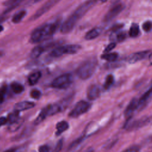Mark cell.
<instances>
[{
  "instance_id": "1",
  "label": "cell",
  "mask_w": 152,
  "mask_h": 152,
  "mask_svg": "<svg viewBox=\"0 0 152 152\" xmlns=\"http://www.w3.org/2000/svg\"><path fill=\"white\" fill-rule=\"evenodd\" d=\"M97 0H88L80 5L64 21L61 27V32L66 34L70 32L77 21L96 3Z\"/></svg>"
},
{
  "instance_id": "2",
  "label": "cell",
  "mask_w": 152,
  "mask_h": 152,
  "mask_svg": "<svg viewBox=\"0 0 152 152\" xmlns=\"http://www.w3.org/2000/svg\"><path fill=\"white\" fill-rule=\"evenodd\" d=\"M56 27L55 24L50 23L36 28L31 35L30 41L32 43H39L50 38L55 33Z\"/></svg>"
},
{
  "instance_id": "3",
  "label": "cell",
  "mask_w": 152,
  "mask_h": 152,
  "mask_svg": "<svg viewBox=\"0 0 152 152\" xmlns=\"http://www.w3.org/2000/svg\"><path fill=\"white\" fill-rule=\"evenodd\" d=\"M97 61L94 59H88L83 62L77 70L78 77L81 80H87L90 78L96 71Z\"/></svg>"
},
{
  "instance_id": "4",
  "label": "cell",
  "mask_w": 152,
  "mask_h": 152,
  "mask_svg": "<svg viewBox=\"0 0 152 152\" xmlns=\"http://www.w3.org/2000/svg\"><path fill=\"white\" fill-rule=\"evenodd\" d=\"M78 45H67L55 48L52 50L50 55L52 57H59L65 54H74L81 49Z\"/></svg>"
},
{
  "instance_id": "5",
  "label": "cell",
  "mask_w": 152,
  "mask_h": 152,
  "mask_svg": "<svg viewBox=\"0 0 152 152\" xmlns=\"http://www.w3.org/2000/svg\"><path fill=\"white\" fill-rule=\"evenodd\" d=\"M72 81L71 74L67 73L62 74L55 79L52 83V87L55 88L63 89L68 87Z\"/></svg>"
},
{
  "instance_id": "6",
  "label": "cell",
  "mask_w": 152,
  "mask_h": 152,
  "mask_svg": "<svg viewBox=\"0 0 152 152\" xmlns=\"http://www.w3.org/2000/svg\"><path fill=\"white\" fill-rule=\"evenodd\" d=\"M91 104L84 100H80L74 106L73 109L69 112V116L71 118H77L80 115L86 113L90 108Z\"/></svg>"
},
{
  "instance_id": "7",
  "label": "cell",
  "mask_w": 152,
  "mask_h": 152,
  "mask_svg": "<svg viewBox=\"0 0 152 152\" xmlns=\"http://www.w3.org/2000/svg\"><path fill=\"white\" fill-rule=\"evenodd\" d=\"M60 0H48L31 17V20H36L40 17L41 15L48 11L52 7H53L56 3H58Z\"/></svg>"
},
{
  "instance_id": "8",
  "label": "cell",
  "mask_w": 152,
  "mask_h": 152,
  "mask_svg": "<svg viewBox=\"0 0 152 152\" xmlns=\"http://www.w3.org/2000/svg\"><path fill=\"white\" fill-rule=\"evenodd\" d=\"M124 7L122 4H118L111 8L106 14L103 18L104 22H109L116 17L124 9Z\"/></svg>"
},
{
  "instance_id": "9",
  "label": "cell",
  "mask_w": 152,
  "mask_h": 152,
  "mask_svg": "<svg viewBox=\"0 0 152 152\" xmlns=\"http://www.w3.org/2000/svg\"><path fill=\"white\" fill-rule=\"evenodd\" d=\"M100 94V89L96 84H91L89 86L87 91V97L90 100H94L98 98Z\"/></svg>"
},
{
  "instance_id": "10",
  "label": "cell",
  "mask_w": 152,
  "mask_h": 152,
  "mask_svg": "<svg viewBox=\"0 0 152 152\" xmlns=\"http://www.w3.org/2000/svg\"><path fill=\"white\" fill-rule=\"evenodd\" d=\"M149 121H150L149 118L144 117L138 120H137L133 122H130L129 124H127V126L129 129H137L144 126L145 124L148 123Z\"/></svg>"
},
{
  "instance_id": "11",
  "label": "cell",
  "mask_w": 152,
  "mask_h": 152,
  "mask_svg": "<svg viewBox=\"0 0 152 152\" xmlns=\"http://www.w3.org/2000/svg\"><path fill=\"white\" fill-rule=\"evenodd\" d=\"M148 51H141L130 55L128 58V61L130 64H134L143 59L147 55Z\"/></svg>"
},
{
  "instance_id": "12",
  "label": "cell",
  "mask_w": 152,
  "mask_h": 152,
  "mask_svg": "<svg viewBox=\"0 0 152 152\" xmlns=\"http://www.w3.org/2000/svg\"><path fill=\"white\" fill-rule=\"evenodd\" d=\"M139 107V102L138 100L136 98H134L129 102L127 106L125 111V115L126 116H130L132 113Z\"/></svg>"
},
{
  "instance_id": "13",
  "label": "cell",
  "mask_w": 152,
  "mask_h": 152,
  "mask_svg": "<svg viewBox=\"0 0 152 152\" xmlns=\"http://www.w3.org/2000/svg\"><path fill=\"white\" fill-rule=\"evenodd\" d=\"M34 106V103L28 101H23L16 103L14 106V110L18 112L31 109Z\"/></svg>"
},
{
  "instance_id": "14",
  "label": "cell",
  "mask_w": 152,
  "mask_h": 152,
  "mask_svg": "<svg viewBox=\"0 0 152 152\" xmlns=\"http://www.w3.org/2000/svg\"><path fill=\"white\" fill-rule=\"evenodd\" d=\"M126 33L124 31H113L110 36V39L115 42H121L124 41L126 39Z\"/></svg>"
},
{
  "instance_id": "15",
  "label": "cell",
  "mask_w": 152,
  "mask_h": 152,
  "mask_svg": "<svg viewBox=\"0 0 152 152\" xmlns=\"http://www.w3.org/2000/svg\"><path fill=\"white\" fill-rule=\"evenodd\" d=\"M69 128V124L66 121H62L59 122H58L56 124V135H59L61 134L63 132L67 130Z\"/></svg>"
},
{
  "instance_id": "16",
  "label": "cell",
  "mask_w": 152,
  "mask_h": 152,
  "mask_svg": "<svg viewBox=\"0 0 152 152\" xmlns=\"http://www.w3.org/2000/svg\"><path fill=\"white\" fill-rule=\"evenodd\" d=\"M42 76V73L40 71H36L31 74L28 78V82L30 85L33 86L36 84Z\"/></svg>"
},
{
  "instance_id": "17",
  "label": "cell",
  "mask_w": 152,
  "mask_h": 152,
  "mask_svg": "<svg viewBox=\"0 0 152 152\" xmlns=\"http://www.w3.org/2000/svg\"><path fill=\"white\" fill-rule=\"evenodd\" d=\"M151 96H152V86L146 92H145L142 95V96L140 98V99H138L139 106L144 104L151 97Z\"/></svg>"
},
{
  "instance_id": "18",
  "label": "cell",
  "mask_w": 152,
  "mask_h": 152,
  "mask_svg": "<svg viewBox=\"0 0 152 152\" xmlns=\"http://www.w3.org/2000/svg\"><path fill=\"white\" fill-rule=\"evenodd\" d=\"M100 30L99 28H95L90 30L88 31L85 35V39L86 40H93L97 37L99 34H100Z\"/></svg>"
},
{
  "instance_id": "19",
  "label": "cell",
  "mask_w": 152,
  "mask_h": 152,
  "mask_svg": "<svg viewBox=\"0 0 152 152\" xmlns=\"http://www.w3.org/2000/svg\"><path fill=\"white\" fill-rule=\"evenodd\" d=\"M45 48L43 46H36L31 52V57L32 58H37L44 52Z\"/></svg>"
},
{
  "instance_id": "20",
  "label": "cell",
  "mask_w": 152,
  "mask_h": 152,
  "mask_svg": "<svg viewBox=\"0 0 152 152\" xmlns=\"http://www.w3.org/2000/svg\"><path fill=\"white\" fill-rule=\"evenodd\" d=\"M118 55L116 53H106L101 56V58L109 62H113L116 60Z\"/></svg>"
},
{
  "instance_id": "21",
  "label": "cell",
  "mask_w": 152,
  "mask_h": 152,
  "mask_svg": "<svg viewBox=\"0 0 152 152\" xmlns=\"http://www.w3.org/2000/svg\"><path fill=\"white\" fill-rule=\"evenodd\" d=\"M140 34L139 26L137 24H132L129 28V34L131 37H136Z\"/></svg>"
},
{
  "instance_id": "22",
  "label": "cell",
  "mask_w": 152,
  "mask_h": 152,
  "mask_svg": "<svg viewBox=\"0 0 152 152\" xmlns=\"http://www.w3.org/2000/svg\"><path fill=\"white\" fill-rule=\"evenodd\" d=\"M12 90L16 94H19L24 91V87L22 84L17 82H13L11 84Z\"/></svg>"
},
{
  "instance_id": "23",
  "label": "cell",
  "mask_w": 152,
  "mask_h": 152,
  "mask_svg": "<svg viewBox=\"0 0 152 152\" xmlns=\"http://www.w3.org/2000/svg\"><path fill=\"white\" fill-rule=\"evenodd\" d=\"M26 11L25 10L20 11V12H17L13 16L12 18V21L14 23H18L22 20V19L26 16Z\"/></svg>"
},
{
  "instance_id": "24",
  "label": "cell",
  "mask_w": 152,
  "mask_h": 152,
  "mask_svg": "<svg viewBox=\"0 0 152 152\" xmlns=\"http://www.w3.org/2000/svg\"><path fill=\"white\" fill-rule=\"evenodd\" d=\"M46 116H48V115H47L46 111V110L44 107L43 109H42V110L40 112L39 115H38V116L35 119V121L34 122V124L35 125H39L40 122H42L46 118Z\"/></svg>"
},
{
  "instance_id": "25",
  "label": "cell",
  "mask_w": 152,
  "mask_h": 152,
  "mask_svg": "<svg viewBox=\"0 0 152 152\" xmlns=\"http://www.w3.org/2000/svg\"><path fill=\"white\" fill-rule=\"evenodd\" d=\"M113 82H114V77H113V75H112V74L108 75L106 77V79H105V81L104 83L103 87H104V89H106V90L109 89L112 86Z\"/></svg>"
},
{
  "instance_id": "26",
  "label": "cell",
  "mask_w": 152,
  "mask_h": 152,
  "mask_svg": "<svg viewBox=\"0 0 152 152\" xmlns=\"http://www.w3.org/2000/svg\"><path fill=\"white\" fill-rule=\"evenodd\" d=\"M23 122V121L20 120L19 119L11 124H10V126H9V130L11 132H14L15 131H17Z\"/></svg>"
},
{
  "instance_id": "27",
  "label": "cell",
  "mask_w": 152,
  "mask_h": 152,
  "mask_svg": "<svg viewBox=\"0 0 152 152\" xmlns=\"http://www.w3.org/2000/svg\"><path fill=\"white\" fill-rule=\"evenodd\" d=\"M19 119V112L17 110H15L11 113L9 115L8 117L7 118V122H10V124L18 120Z\"/></svg>"
},
{
  "instance_id": "28",
  "label": "cell",
  "mask_w": 152,
  "mask_h": 152,
  "mask_svg": "<svg viewBox=\"0 0 152 152\" xmlns=\"http://www.w3.org/2000/svg\"><path fill=\"white\" fill-rule=\"evenodd\" d=\"M42 96V93L40 90L37 89L32 90L30 92V96L34 99H39Z\"/></svg>"
},
{
  "instance_id": "29",
  "label": "cell",
  "mask_w": 152,
  "mask_h": 152,
  "mask_svg": "<svg viewBox=\"0 0 152 152\" xmlns=\"http://www.w3.org/2000/svg\"><path fill=\"white\" fill-rule=\"evenodd\" d=\"M142 27L145 31H150L152 30V22L151 21H147L144 22L142 26Z\"/></svg>"
},
{
  "instance_id": "30",
  "label": "cell",
  "mask_w": 152,
  "mask_h": 152,
  "mask_svg": "<svg viewBox=\"0 0 152 152\" xmlns=\"http://www.w3.org/2000/svg\"><path fill=\"white\" fill-rule=\"evenodd\" d=\"M23 0H7L4 2V5L5 6H15L17 4Z\"/></svg>"
},
{
  "instance_id": "31",
  "label": "cell",
  "mask_w": 152,
  "mask_h": 152,
  "mask_svg": "<svg viewBox=\"0 0 152 152\" xmlns=\"http://www.w3.org/2000/svg\"><path fill=\"white\" fill-rule=\"evenodd\" d=\"M83 137H80L78 138L77 140H76L75 141H74V142H72V143L71 144V145H69L68 149H72V148H75L76 146H77L78 145H79L81 142L83 140Z\"/></svg>"
},
{
  "instance_id": "32",
  "label": "cell",
  "mask_w": 152,
  "mask_h": 152,
  "mask_svg": "<svg viewBox=\"0 0 152 152\" xmlns=\"http://www.w3.org/2000/svg\"><path fill=\"white\" fill-rule=\"evenodd\" d=\"M116 45V43H115V42H112V43H109V44L105 48V49H104V52L107 53V52H109L111 51L112 49H113L115 48Z\"/></svg>"
},
{
  "instance_id": "33",
  "label": "cell",
  "mask_w": 152,
  "mask_h": 152,
  "mask_svg": "<svg viewBox=\"0 0 152 152\" xmlns=\"http://www.w3.org/2000/svg\"><path fill=\"white\" fill-rule=\"evenodd\" d=\"M7 89L5 87H2L0 90V103L2 102L4 100L5 93H6Z\"/></svg>"
},
{
  "instance_id": "34",
  "label": "cell",
  "mask_w": 152,
  "mask_h": 152,
  "mask_svg": "<svg viewBox=\"0 0 152 152\" xmlns=\"http://www.w3.org/2000/svg\"><path fill=\"white\" fill-rule=\"evenodd\" d=\"M39 151L40 152H47L49 151V147L46 145H43L39 147Z\"/></svg>"
},
{
  "instance_id": "35",
  "label": "cell",
  "mask_w": 152,
  "mask_h": 152,
  "mask_svg": "<svg viewBox=\"0 0 152 152\" xmlns=\"http://www.w3.org/2000/svg\"><path fill=\"white\" fill-rule=\"evenodd\" d=\"M62 145H63V141H62V140H61L57 143L55 150V151H60L62 147Z\"/></svg>"
},
{
  "instance_id": "36",
  "label": "cell",
  "mask_w": 152,
  "mask_h": 152,
  "mask_svg": "<svg viewBox=\"0 0 152 152\" xmlns=\"http://www.w3.org/2000/svg\"><path fill=\"white\" fill-rule=\"evenodd\" d=\"M139 150H140V148L134 145V146H132V147H129V148L126 149V151H138Z\"/></svg>"
},
{
  "instance_id": "37",
  "label": "cell",
  "mask_w": 152,
  "mask_h": 152,
  "mask_svg": "<svg viewBox=\"0 0 152 152\" xmlns=\"http://www.w3.org/2000/svg\"><path fill=\"white\" fill-rule=\"evenodd\" d=\"M7 122V118L5 117H0V126L4 125Z\"/></svg>"
},
{
  "instance_id": "38",
  "label": "cell",
  "mask_w": 152,
  "mask_h": 152,
  "mask_svg": "<svg viewBox=\"0 0 152 152\" xmlns=\"http://www.w3.org/2000/svg\"><path fill=\"white\" fill-rule=\"evenodd\" d=\"M40 1H42V0H30V2L31 4H34V3H37L38 2H39Z\"/></svg>"
},
{
  "instance_id": "39",
  "label": "cell",
  "mask_w": 152,
  "mask_h": 152,
  "mask_svg": "<svg viewBox=\"0 0 152 152\" xmlns=\"http://www.w3.org/2000/svg\"><path fill=\"white\" fill-rule=\"evenodd\" d=\"M149 61H150V62L151 63V64H152V53L149 55Z\"/></svg>"
},
{
  "instance_id": "40",
  "label": "cell",
  "mask_w": 152,
  "mask_h": 152,
  "mask_svg": "<svg viewBox=\"0 0 152 152\" xmlns=\"http://www.w3.org/2000/svg\"><path fill=\"white\" fill-rule=\"evenodd\" d=\"M3 30H4V27H3L2 26H1V25H0V32L2 31H3Z\"/></svg>"
},
{
  "instance_id": "41",
  "label": "cell",
  "mask_w": 152,
  "mask_h": 152,
  "mask_svg": "<svg viewBox=\"0 0 152 152\" xmlns=\"http://www.w3.org/2000/svg\"><path fill=\"white\" fill-rule=\"evenodd\" d=\"M102 2H106L107 0H100Z\"/></svg>"
},
{
  "instance_id": "42",
  "label": "cell",
  "mask_w": 152,
  "mask_h": 152,
  "mask_svg": "<svg viewBox=\"0 0 152 152\" xmlns=\"http://www.w3.org/2000/svg\"><path fill=\"white\" fill-rule=\"evenodd\" d=\"M114 1H117V0H114Z\"/></svg>"
},
{
  "instance_id": "43",
  "label": "cell",
  "mask_w": 152,
  "mask_h": 152,
  "mask_svg": "<svg viewBox=\"0 0 152 152\" xmlns=\"http://www.w3.org/2000/svg\"><path fill=\"white\" fill-rule=\"evenodd\" d=\"M151 86H152V85H151Z\"/></svg>"
}]
</instances>
